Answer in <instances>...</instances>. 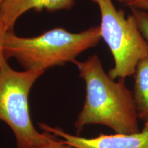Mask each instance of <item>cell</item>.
Returning a JSON list of instances; mask_svg holds the SVG:
<instances>
[{
    "label": "cell",
    "instance_id": "cell-1",
    "mask_svg": "<svg viewBox=\"0 0 148 148\" xmlns=\"http://www.w3.org/2000/svg\"><path fill=\"white\" fill-rule=\"evenodd\" d=\"M73 63L86 88L84 105L74 125L77 134L90 124L104 125L115 134L139 132L134 95L127 88L125 79L116 82L111 78L96 54L84 62L75 60Z\"/></svg>",
    "mask_w": 148,
    "mask_h": 148
},
{
    "label": "cell",
    "instance_id": "cell-2",
    "mask_svg": "<svg viewBox=\"0 0 148 148\" xmlns=\"http://www.w3.org/2000/svg\"><path fill=\"white\" fill-rule=\"evenodd\" d=\"M101 39L99 26L79 32L56 27L32 37L19 36L10 30L3 40V52L5 58H14L24 70L45 71L73 63L78 56L97 45Z\"/></svg>",
    "mask_w": 148,
    "mask_h": 148
},
{
    "label": "cell",
    "instance_id": "cell-3",
    "mask_svg": "<svg viewBox=\"0 0 148 148\" xmlns=\"http://www.w3.org/2000/svg\"><path fill=\"white\" fill-rule=\"evenodd\" d=\"M97 4L101 14V38L114 59L108 72L111 78L125 79L133 75L140 60L148 57V42L140 33L132 14L127 16L117 10L112 0H90Z\"/></svg>",
    "mask_w": 148,
    "mask_h": 148
},
{
    "label": "cell",
    "instance_id": "cell-4",
    "mask_svg": "<svg viewBox=\"0 0 148 148\" xmlns=\"http://www.w3.org/2000/svg\"><path fill=\"white\" fill-rule=\"evenodd\" d=\"M42 70L19 71L6 64L0 69V120L10 127L17 148H29L41 143L49 132H39L33 125L29 111L28 98Z\"/></svg>",
    "mask_w": 148,
    "mask_h": 148
},
{
    "label": "cell",
    "instance_id": "cell-5",
    "mask_svg": "<svg viewBox=\"0 0 148 148\" xmlns=\"http://www.w3.org/2000/svg\"><path fill=\"white\" fill-rule=\"evenodd\" d=\"M42 131L55 135L62 142L75 148H148V121L143 130L130 134H103L93 138H84L67 133L59 127L39 123Z\"/></svg>",
    "mask_w": 148,
    "mask_h": 148
},
{
    "label": "cell",
    "instance_id": "cell-6",
    "mask_svg": "<svg viewBox=\"0 0 148 148\" xmlns=\"http://www.w3.org/2000/svg\"><path fill=\"white\" fill-rule=\"evenodd\" d=\"M75 3V0H3L0 5V12L6 29L10 31L13 30L18 18L29 10H70Z\"/></svg>",
    "mask_w": 148,
    "mask_h": 148
},
{
    "label": "cell",
    "instance_id": "cell-7",
    "mask_svg": "<svg viewBox=\"0 0 148 148\" xmlns=\"http://www.w3.org/2000/svg\"><path fill=\"white\" fill-rule=\"evenodd\" d=\"M134 99L138 119L148 121V57L140 60L134 75Z\"/></svg>",
    "mask_w": 148,
    "mask_h": 148
},
{
    "label": "cell",
    "instance_id": "cell-8",
    "mask_svg": "<svg viewBox=\"0 0 148 148\" xmlns=\"http://www.w3.org/2000/svg\"><path fill=\"white\" fill-rule=\"evenodd\" d=\"M131 9L140 33L148 42V12L136 8H131Z\"/></svg>",
    "mask_w": 148,
    "mask_h": 148
},
{
    "label": "cell",
    "instance_id": "cell-9",
    "mask_svg": "<svg viewBox=\"0 0 148 148\" xmlns=\"http://www.w3.org/2000/svg\"><path fill=\"white\" fill-rule=\"evenodd\" d=\"M29 148H75L63 143L60 138L49 132V136L41 143Z\"/></svg>",
    "mask_w": 148,
    "mask_h": 148
},
{
    "label": "cell",
    "instance_id": "cell-10",
    "mask_svg": "<svg viewBox=\"0 0 148 148\" xmlns=\"http://www.w3.org/2000/svg\"><path fill=\"white\" fill-rule=\"evenodd\" d=\"M8 29L5 27L4 21H3L1 12H0V69L3 66L8 64V59L5 58L4 52H3V40Z\"/></svg>",
    "mask_w": 148,
    "mask_h": 148
},
{
    "label": "cell",
    "instance_id": "cell-11",
    "mask_svg": "<svg viewBox=\"0 0 148 148\" xmlns=\"http://www.w3.org/2000/svg\"><path fill=\"white\" fill-rule=\"evenodd\" d=\"M129 7L144 11L148 10V0H136Z\"/></svg>",
    "mask_w": 148,
    "mask_h": 148
},
{
    "label": "cell",
    "instance_id": "cell-12",
    "mask_svg": "<svg viewBox=\"0 0 148 148\" xmlns=\"http://www.w3.org/2000/svg\"><path fill=\"white\" fill-rule=\"evenodd\" d=\"M115 1L123 3V4L127 5V6H130V5L132 4V3H134L135 1H136V0H115Z\"/></svg>",
    "mask_w": 148,
    "mask_h": 148
},
{
    "label": "cell",
    "instance_id": "cell-13",
    "mask_svg": "<svg viewBox=\"0 0 148 148\" xmlns=\"http://www.w3.org/2000/svg\"><path fill=\"white\" fill-rule=\"evenodd\" d=\"M3 1V0H0V5H1V3H2Z\"/></svg>",
    "mask_w": 148,
    "mask_h": 148
}]
</instances>
